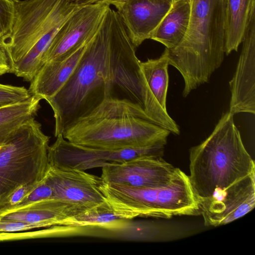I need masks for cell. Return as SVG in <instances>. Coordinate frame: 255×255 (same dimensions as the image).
<instances>
[{
	"mask_svg": "<svg viewBox=\"0 0 255 255\" xmlns=\"http://www.w3.org/2000/svg\"><path fill=\"white\" fill-rule=\"evenodd\" d=\"M172 0H122L111 4L135 48L150 37L172 4Z\"/></svg>",
	"mask_w": 255,
	"mask_h": 255,
	"instance_id": "5bb4252c",
	"label": "cell"
},
{
	"mask_svg": "<svg viewBox=\"0 0 255 255\" xmlns=\"http://www.w3.org/2000/svg\"><path fill=\"white\" fill-rule=\"evenodd\" d=\"M116 210L129 219L137 217L168 219L200 215L198 199L188 175L178 168L171 181L157 188L118 185L112 196Z\"/></svg>",
	"mask_w": 255,
	"mask_h": 255,
	"instance_id": "52a82bcc",
	"label": "cell"
},
{
	"mask_svg": "<svg viewBox=\"0 0 255 255\" xmlns=\"http://www.w3.org/2000/svg\"><path fill=\"white\" fill-rule=\"evenodd\" d=\"M15 10V0H0V39L11 28Z\"/></svg>",
	"mask_w": 255,
	"mask_h": 255,
	"instance_id": "d4e9b609",
	"label": "cell"
},
{
	"mask_svg": "<svg viewBox=\"0 0 255 255\" xmlns=\"http://www.w3.org/2000/svg\"><path fill=\"white\" fill-rule=\"evenodd\" d=\"M168 65L169 58L166 48L159 58L139 62L140 73L146 89L150 92L160 106L166 111Z\"/></svg>",
	"mask_w": 255,
	"mask_h": 255,
	"instance_id": "ffe728a7",
	"label": "cell"
},
{
	"mask_svg": "<svg viewBox=\"0 0 255 255\" xmlns=\"http://www.w3.org/2000/svg\"><path fill=\"white\" fill-rule=\"evenodd\" d=\"M85 211L67 202L50 199L10 211L0 217L6 220L39 224L43 228H48L59 225L68 218Z\"/></svg>",
	"mask_w": 255,
	"mask_h": 255,
	"instance_id": "2e32d148",
	"label": "cell"
},
{
	"mask_svg": "<svg viewBox=\"0 0 255 255\" xmlns=\"http://www.w3.org/2000/svg\"><path fill=\"white\" fill-rule=\"evenodd\" d=\"M120 0H70V1L73 3L78 5H83L99 3H106L111 5L112 3Z\"/></svg>",
	"mask_w": 255,
	"mask_h": 255,
	"instance_id": "4316f807",
	"label": "cell"
},
{
	"mask_svg": "<svg viewBox=\"0 0 255 255\" xmlns=\"http://www.w3.org/2000/svg\"><path fill=\"white\" fill-rule=\"evenodd\" d=\"M179 0H172L173 2L177 1H179ZM187 0V1H189V2H190L191 0Z\"/></svg>",
	"mask_w": 255,
	"mask_h": 255,
	"instance_id": "83f0119b",
	"label": "cell"
},
{
	"mask_svg": "<svg viewBox=\"0 0 255 255\" xmlns=\"http://www.w3.org/2000/svg\"><path fill=\"white\" fill-rule=\"evenodd\" d=\"M106 3L80 6L65 20L42 59L46 62L66 56L89 42L99 29L108 9Z\"/></svg>",
	"mask_w": 255,
	"mask_h": 255,
	"instance_id": "9c48e42d",
	"label": "cell"
},
{
	"mask_svg": "<svg viewBox=\"0 0 255 255\" xmlns=\"http://www.w3.org/2000/svg\"><path fill=\"white\" fill-rule=\"evenodd\" d=\"M170 132L155 124L138 104L110 97L69 125L62 135L80 145L115 150L166 144Z\"/></svg>",
	"mask_w": 255,
	"mask_h": 255,
	"instance_id": "7a4b0ae2",
	"label": "cell"
},
{
	"mask_svg": "<svg viewBox=\"0 0 255 255\" xmlns=\"http://www.w3.org/2000/svg\"><path fill=\"white\" fill-rule=\"evenodd\" d=\"M88 43L66 56L45 63L30 81L31 96L46 101L54 96L72 76Z\"/></svg>",
	"mask_w": 255,
	"mask_h": 255,
	"instance_id": "9a60e30c",
	"label": "cell"
},
{
	"mask_svg": "<svg viewBox=\"0 0 255 255\" xmlns=\"http://www.w3.org/2000/svg\"><path fill=\"white\" fill-rule=\"evenodd\" d=\"M130 220L116 211L106 201L68 218L58 226L90 230L100 229L113 232L122 228Z\"/></svg>",
	"mask_w": 255,
	"mask_h": 255,
	"instance_id": "ac0fdd59",
	"label": "cell"
},
{
	"mask_svg": "<svg viewBox=\"0 0 255 255\" xmlns=\"http://www.w3.org/2000/svg\"><path fill=\"white\" fill-rule=\"evenodd\" d=\"M165 144L120 149H104L75 144L58 135L54 143L49 146L48 157L50 166L81 170L121 163L142 157H162Z\"/></svg>",
	"mask_w": 255,
	"mask_h": 255,
	"instance_id": "ba28073f",
	"label": "cell"
},
{
	"mask_svg": "<svg viewBox=\"0 0 255 255\" xmlns=\"http://www.w3.org/2000/svg\"></svg>",
	"mask_w": 255,
	"mask_h": 255,
	"instance_id": "f1b7e54d",
	"label": "cell"
},
{
	"mask_svg": "<svg viewBox=\"0 0 255 255\" xmlns=\"http://www.w3.org/2000/svg\"><path fill=\"white\" fill-rule=\"evenodd\" d=\"M52 189L44 178L38 186L28 195H27L20 202L3 213L0 217L10 211L26 207L30 204L43 200L52 199Z\"/></svg>",
	"mask_w": 255,
	"mask_h": 255,
	"instance_id": "603a6c76",
	"label": "cell"
},
{
	"mask_svg": "<svg viewBox=\"0 0 255 255\" xmlns=\"http://www.w3.org/2000/svg\"><path fill=\"white\" fill-rule=\"evenodd\" d=\"M49 136L34 117L22 124L0 147V208L19 187L38 183L49 167Z\"/></svg>",
	"mask_w": 255,
	"mask_h": 255,
	"instance_id": "8992f818",
	"label": "cell"
},
{
	"mask_svg": "<svg viewBox=\"0 0 255 255\" xmlns=\"http://www.w3.org/2000/svg\"><path fill=\"white\" fill-rule=\"evenodd\" d=\"M130 220L122 228L111 232L116 238L132 241H150L159 234L154 224L144 222H133Z\"/></svg>",
	"mask_w": 255,
	"mask_h": 255,
	"instance_id": "7402d4cb",
	"label": "cell"
},
{
	"mask_svg": "<svg viewBox=\"0 0 255 255\" xmlns=\"http://www.w3.org/2000/svg\"><path fill=\"white\" fill-rule=\"evenodd\" d=\"M206 226L229 223L251 211L255 205V172L199 201Z\"/></svg>",
	"mask_w": 255,
	"mask_h": 255,
	"instance_id": "30bf717a",
	"label": "cell"
},
{
	"mask_svg": "<svg viewBox=\"0 0 255 255\" xmlns=\"http://www.w3.org/2000/svg\"><path fill=\"white\" fill-rule=\"evenodd\" d=\"M190 14V2H173L171 8L152 34L150 39L172 49L183 40L187 32Z\"/></svg>",
	"mask_w": 255,
	"mask_h": 255,
	"instance_id": "e0dca14e",
	"label": "cell"
},
{
	"mask_svg": "<svg viewBox=\"0 0 255 255\" xmlns=\"http://www.w3.org/2000/svg\"><path fill=\"white\" fill-rule=\"evenodd\" d=\"M255 0H227L225 30V54L237 51L242 43Z\"/></svg>",
	"mask_w": 255,
	"mask_h": 255,
	"instance_id": "d6986e66",
	"label": "cell"
},
{
	"mask_svg": "<svg viewBox=\"0 0 255 255\" xmlns=\"http://www.w3.org/2000/svg\"><path fill=\"white\" fill-rule=\"evenodd\" d=\"M177 169L162 157H142L104 166L100 177L106 183L157 188L168 184Z\"/></svg>",
	"mask_w": 255,
	"mask_h": 255,
	"instance_id": "8fae6325",
	"label": "cell"
},
{
	"mask_svg": "<svg viewBox=\"0 0 255 255\" xmlns=\"http://www.w3.org/2000/svg\"><path fill=\"white\" fill-rule=\"evenodd\" d=\"M10 66L6 51L0 40V76L10 73Z\"/></svg>",
	"mask_w": 255,
	"mask_h": 255,
	"instance_id": "484cf974",
	"label": "cell"
},
{
	"mask_svg": "<svg viewBox=\"0 0 255 255\" xmlns=\"http://www.w3.org/2000/svg\"><path fill=\"white\" fill-rule=\"evenodd\" d=\"M80 6L70 0H15L9 32L0 39L7 53L10 73L30 82L57 32Z\"/></svg>",
	"mask_w": 255,
	"mask_h": 255,
	"instance_id": "277c9868",
	"label": "cell"
},
{
	"mask_svg": "<svg viewBox=\"0 0 255 255\" xmlns=\"http://www.w3.org/2000/svg\"><path fill=\"white\" fill-rule=\"evenodd\" d=\"M236 71L229 82L231 93L229 112L255 113V9L245 31Z\"/></svg>",
	"mask_w": 255,
	"mask_h": 255,
	"instance_id": "4fadbf2b",
	"label": "cell"
},
{
	"mask_svg": "<svg viewBox=\"0 0 255 255\" xmlns=\"http://www.w3.org/2000/svg\"><path fill=\"white\" fill-rule=\"evenodd\" d=\"M227 0H191L188 28L182 42L168 49L169 64L184 81L183 96L208 82L225 54Z\"/></svg>",
	"mask_w": 255,
	"mask_h": 255,
	"instance_id": "3957f363",
	"label": "cell"
},
{
	"mask_svg": "<svg viewBox=\"0 0 255 255\" xmlns=\"http://www.w3.org/2000/svg\"><path fill=\"white\" fill-rule=\"evenodd\" d=\"M233 116L223 113L211 134L190 149L188 176L198 201L255 172Z\"/></svg>",
	"mask_w": 255,
	"mask_h": 255,
	"instance_id": "5b68a950",
	"label": "cell"
},
{
	"mask_svg": "<svg viewBox=\"0 0 255 255\" xmlns=\"http://www.w3.org/2000/svg\"><path fill=\"white\" fill-rule=\"evenodd\" d=\"M135 48L118 13L110 6L72 76L47 101L54 113L56 137L104 100L114 97L116 88L143 108V83Z\"/></svg>",
	"mask_w": 255,
	"mask_h": 255,
	"instance_id": "6da1fadb",
	"label": "cell"
},
{
	"mask_svg": "<svg viewBox=\"0 0 255 255\" xmlns=\"http://www.w3.org/2000/svg\"><path fill=\"white\" fill-rule=\"evenodd\" d=\"M40 100L31 96L24 101L0 107V146L6 143L22 124L36 115Z\"/></svg>",
	"mask_w": 255,
	"mask_h": 255,
	"instance_id": "44dd1931",
	"label": "cell"
},
{
	"mask_svg": "<svg viewBox=\"0 0 255 255\" xmlns=\"http://www.w3.org/2000/svg\"><path fill=\"white\" fill-rule=\"evenodd\" d=\"M44 178L52 189V199L84 210L106 202L99 189L101 177L84 170L49 166Z\"/></svg>",
	"mask_w": 255,
	"mask_h": 255,
	"instance_id": "7c38bea8",
	"label": "cell"
},
{
	"mask_svg": "<svg viewBox=\"0 0 255 255\" xmlns=\"http://www.w3.org/2000/svg\"><path fill=\"white\" fill-rule=\"evenodd\" d=\"M31 97L28 90L0 84V107L24 101Z\"/></svg>",
	"mask_w": 255,
	"mask_h": 255,
	"instance_id": "cb8c5ba5",
	"label": "cell"
}]
</instances>
